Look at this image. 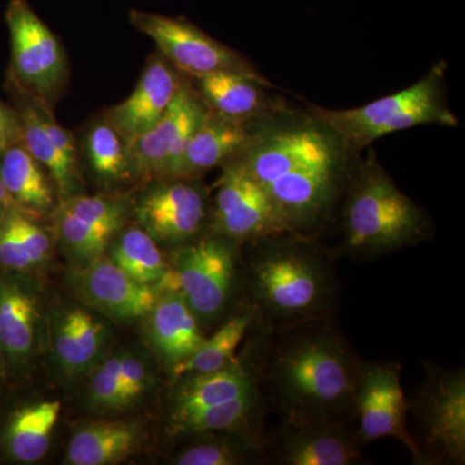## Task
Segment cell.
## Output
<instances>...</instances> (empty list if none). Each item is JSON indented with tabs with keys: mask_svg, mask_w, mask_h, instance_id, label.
Returning <instances> with one entry per match:
<instances>
[{
	"mask_svg": "<svg viewBox=\"0 0 465 465\" xmlns=\"http://www.w3.org/2000/svg\"><path fill=\"white\" fill-rule=\"evenodd\" d=\"M235 162L262 186L287 231L314 238L341 203L361 153L318 112L282 103L253 119Z\"/></svg>",
	"mask_w": 465,
	"mask_h": 465,
	"instance_id": "1",
	"label": "cell"
},
{
	"mask_svg": "<svg viewBox=\"0 0 465 465\" xmlns=\"http://www.w3.org/2000/svg\"><path fill=\"white\" fill-rule=\"evenodd\" d=\"M259 363L262 388L283 423L353 424L354 393L363 362L326 317L280 324Z\"/></svg>",
	"mask_w": 465,
	"mask_h": 465,
	"instance_id": "2",
	"label": "cell"
},
{
	"mask_svg": "<svg viewBox=\"0 0 465 465\" xmlns=\"http://www.w3.org/2000/svg\"><path fill=\"white\" fill-rule=\"evenodd\" d=\"M251 243L258 244L249 269L256 316L271 326L326 317L335 282L313 238L286 232Z\"/></svg>",
	"mask_w": 465,
	"mask_h": 465,
	"instance_id": "3",
	"label": "cell"
},
{
	"mask_svg": "<svg viewBox=\"0 0 465 465\" xmlns=\"http://www.w3.org/2000/svg\"><path fill=\"white\" fill-rule=\"evenodd\" d=\"M345 255H384L430 238V217L401 192L375 153L361 159L341 201Z\"/></svg>",
	"mask_w": 465,
	"mask_h": 465,
	"instance_id": "4",
	"label": "cell"
},
{
	"mask_svg": "<svg viewBox=\"0 0 465 465\" xmlns=\"http://www.w3.org/2000/svg\"><path fill=\"white\" fill-rule=\"evenodd\" d=\"M446 64L440 63L424 78L405 90L353 109L318 108L321 115L357 152L393 133L420 127H457V115L449 108L445 92Z\"/></svg>",
	"mask_w": 465,
	"mask_h": 465,
	"instance_id": "5",
	"label": "cell"
},
{
	"mask_svg": "<svg viewBox=\"0 0 465 465\" xmlns=\"http://www.w3.org/2000/svg\"><path fill=\"white\" fill-rule=\"evenodd\" d=\"M410 433L418 463L460 465L465 461L464 370L425 363V378L412 403Z\"/></svg>",
	"mask_w": 465,
	"mask_h": 465,
	"instance_id": "6",
	"label": "cell"
},
{
	"mask_svg": "<svg viewBox=\"0 0 465 465\" xmlns=\"http://www.w3.org/2000/svg\"><path fill=\"white\" fill-rule=\"evenodd\" d=\"M237 273L234 242L213 232L183 243L173 253L170 271L157 284L161 291H177L200 323L213 322L224 313Z\"/></svg>",
	"mask_w": 465,
	"mask_h": 465,
	"instance_id": "7",
	"label": "cell"
},
{
	"mask_svg": "<svg viewBox=\"0 0 465 465\" xmlns=\"http://www.w3.org/2000/svg\"><path fill=\"white\" fill-rule=\"evenodd\" d=\"M5 23L12 48L8 74L54 105L67 76L65 54L60 42L27 0L8 3Z\"/></svg>",
	"mask_w": 465,
	"mask_h": 465,
	"instance_id": "8",
	"label": "cell"
},
{
	"mask_svg": "<svg viewBox=\"0 0 465 465\" xmlns=\"http://www.w3.org/2000/svg\"><path fill=\"white\" fill-rule=\"evenodd\" d=\"M130 21L153 39L161 56L185 76L194 79L217 72L262 76L241 54L215 41L186 18L131 11Z\"/></svg>",
	"mask_w": 465,
	"mask_h": 465,
	"instance_id": "9",
	"label": "cell"
},
{
	"mask_svg": "<svg viewBox=\"0 0 465 465\" xmlns=\"http://www.w3.org/2000/svg\"><path fill=\"white\" fill-rule=\"evenodd\" d=\"M210 109L185 78L163 116L127 146L133 174L168 180Z\"/></svg>",
	"mask_w": 465,
	"mask_h": 465,
	"instance_id": "10",
	"label": "cell"
},
{
	"mask_svg": "<svg viewBox=\"0 0 465 465\" xmlns=\"http://www.w3.org/2000/svg\"><path fill=\"white\" fill-rule=\"evenodd\" d=\"M213 228L215 234L232 242L290 232L262 186L235 161L223 167L217 183Z\"/></svg>",
	"mask_w": 465,
	"mask_h": 465,
	"instance_id": "11",
	"label": "cell"
},
{
	"mask_svg": "<svg viewBox=\"0 0 465 465\" xmlns=\"http://www.w3.org/2000/svg\"><path fill=\"white\" fill-rule=\"evenodd\" d=\"M407 414L409 401L401 381L399 363L363 362L354 393L353 423L358 440L366 445L393 437L414 454Z\"/></svg>",
	"mask_w": 465,
	"mask_h": 465,
	"instance_id": "12",
	"label": "cell"
},
{
	"mask_svg": "<svg viewBox=\"0 0 465 465\" xmlns=\"http://www.w3.org/2000/svg\"><path fill=\"white\" fill-rule=\"evenodd\" d=\"M124 222V206L103 195H72L56 208L58 240L76 268L103 258Z\"/></svg>",
	"mask_w": 465,
	"mask_h": 465,
	"instance_id": "13",
	"label": "cell"
},
{
	"mask_svg": "<svg viewBox=\"0 0 465 465\" xmlns=\"http://www.w3.org/2000/svg\"><path fill=\"white\" fill-rule=\"evenodd\" d=\"M362 443L353 424L283 423L265 440L266 460L284 465H351L361 460Z\"/></svg>",
	"mask_w": 465,
	"mask_h": 465,
	"instance_id": "14",
	"label": "cell"
},
{
	"mask_svg": "<svg viewBox=\"0 0 465 465\" xmlns=\"http://www.w3.org/2000/svg\"><path fill=\"white\" fill-rule=\"evenodd\" d=\"M69 283L78 298L122 322L148 316L163 292L134 280L112 260L103 258L72 271Z\"/></svg>",
	"mask_w": 465,
	"mask_h": 465,
	"instance_id": "15",
	"label": "cell"
},
{
	"mask_svg": "<svg viewBox=\"0 0 465 465\" xmlns=\"http://www.w3.org/2000/svg\"><path fill=\"white\" fill-rule=\"evenodd\" d=\"M136 213L140 226L155 241L188 243L206 223V193L191 179L167 180L143 195Z\"/></svg>",
	"mask_w": 465,
	"mask_h": 465,
	"instance_id": "16",
	"label": "cell"
},
{
	"mask_svg": "<svg viewBox=\"0 0 465 465\" xmlns=\"http://www.w3.org/2000/svg\"><path fill=\"white\" fill-rule=\"evenodd\" d=\"M185 78L161 54L150 58L133 94L106 113L105 121L119 134L125 146L157 124Z\"/></svg>",
	"mask_w": 465,
	"mask_h": 465,
	"instance_id": "17",
	"label": "cell"
},
{
	"mask_svg": "<svg viewBox=\"0 0 465 465\" xmlns=\"http://www.w3.org/2000/svg\"><path fill=\"white\" fill-rule=\"evenodd\" d=\"M251 124L252 121L226 118L210 110L168 180H193L208 170L231 163L249 142Z\"/></svg>",
	"mask_w": 465,
	"mask_h": 465,
	"instance_id": "18",
	"label": "cell"
},
{
	"mask_svg": "<svg viewBox=\"0 0 465 465\" xmlns=\"http://www.w3.org/2000/svg\"><path fill=\"white\" fill-rule=\"evenodd\" d=\"M39 316L32 287L16 275H0V348L7 365L24 369L32 360Z\"/></svg>",
	"mask_w": 465,
	"mask_h": 465,
	"instance_id": "19",
	"label": "cell"
},
{
	"mask_svg": "<svg viewBox=\"0 0 465 465\" xmlns=\"http://www.w3.org/2000/svg\"><path fill=\"white\" fill-rule=\"evenodd\" d=\"M182 381L173 393L170 424L173 425L207 407L234 400L259 388V366L234 360L211 372L180 376Z\"/></svg>",
	"mask_w": 465,
	"mask_h": 465,
	"instance_id": "20",
	"label": "cell"
},
{
	"mask_svg": "<svg viewBox=\"0 0 465 465\" xmlns=\"http://www.w3.org/2000/svg\"><path fill=\"white\" fill-rule=\"evenodd\" d=\"M195 90L211 112L237 121H253L283 103L268 94L264 76L217 72L194 78Z\"/></svg>",
	"mask_w": 465,
	"mask_h": 465,
	"instance_id": "21",
	"label": "cell"
},
{
	"mask_svg": "<svg viewBox=\"0 0 465 465\" xmlns=\"http://www.w3.org/2000/svg\"><path fill=\"white\" fill-rule=\"evenodd\" d=\"M148 316L150 342L171 370L206 341L200 321L177 291H163Z\"/></svg>",
	"mask_w": 465,
	"mask_h": 465,
	"instance_id": "22",
	"label": "cell"
},
{
	"mask_svg": "<svg viewBox=\"0 0 465 465\" xmlns=\"http://www.w3.org/2000/svg\"><path fill=\"white\" fill-rule=\"evenodd\" d=\"M5 88L11 100V106L16 112L18 122H20L21 139L24 145L50 173L52 182L63 200L75 195V191L81 183L79 168L67 163L58 152L54 140L51 139L36 114L32 91L26 90L8 73L5 76Z\"/></svg>",
	"mask_w": 465,
	"mask_h": 465,
	"instance_id": "23",
	"label": "cell"
},
{
	"mask_svg": "<svg viewBox=\"0 0 465 465\" xmlns=\"http://www.w3.org/2000/svg\"><path fill=\"white\" fill-rule=\"evenodd\" d=\"M109 330L90 312L73 308L58 317L54 354L64 374L76 376L90 369L105 348Z\"/></svg>",
	"mask_w": 465,
	"mask_h": 465,
	"instance_id": "24",
	"label": "cell"
},
{
	"mask_svg": "<svg viewBox=\"0 0 465 465\" xmlns=\"http://www.w3.org/2000/svg\"><path fill=\"white\" fill-rule=\"evenodd\" d=\"M60 411V401H43L16 410L3 430L5 454L18 463L32 464L41 460L50 448Z\"/></svg>",
	"mask_w": 465,
	"mask_h": 465,
	"instance_id": "25",
	"label": "cell"
},
{
	"mask_svg": "<svg viewBox=\"0 0 465 465\" xmlns=\"http://www.w3.org/2000/svg\"><path fill=\"white\" fill-rule=\"evenodd\" d=\"M43 167L23 142L8 146L0 154V177L15 206L30 215H41L54 207L52 189Z\"/></svg>",
	"mask_w": 465,
	"mask_h": 465,
	"instance_id": "26",
	"label": "cell"
},
{
	"mask_svg": "<svg viewBox=\"0 0 465 465\" xmlns=\"http://www.w3.org/2000/svg\"><path fill=\"white\" fill-rule=\"evenodd\" d=\"M137 430L125 421H96L72 437L66 463L106 465L124 460L136 448Z\"/></svg>",
	"mask_w": 465,
	"mask_h": 465,
	"instance_id": "27",
	"label": "cell"
},
{
	"mask_svg": "<svg viewBox=\"0 0 465 465\" xmlns=\"http://www.w3.org/2000/svg\"><path fill=\"white\" fill-rule=\"evenodd\" d=\"M256 318L255 309L244 308L223 323L211 338H206L188 360L173 370L174 378L224 369L235 360V351L250 331Z\"/></svg>",
	"mask_w": 465,
	"mask_h": 465,
	"instance_id": "28",
	"label": "cell"
},
{
	"mask_svg": "<svg viewBox=\"0 0 465 465\" xmlns=\"http://www.w3.org/2000/svg\"><path fill=\"white\" fill-rule=\"evenodd\" d=\"M260 403H264V397L262 394L260 396L258 388L237 399L201 410L171 425V430L173 433L186 436L250 430V424L260 412Z\"/></svg>",
	"mask_w": 465,
	"mask_h": 465,
	"instance_id": "29",
	"label": "cell"
},
{
	"mask_svg": "<svg viewBox=\"0 0 465 465\" xmlns=\"http://www.w3.org/2000/svg\"><path fill=\"white\" fill-rule=\"evenodd\" d=\"M110 260L134 280L157 286L170 271L157 241L142 226H133L121 232L110 252Z\"/></svg>",
	"mask_w": 465,
	"mask_h": 465,
	"instance_id": "30",
	"label": "cell"
},
{
	"mask_svg": "<svg viewBox=\"0 0 465 465\" xmlns=\"http://www.w3.org/2000/svg\"><path fill=\"white\" fill-rule=\"evenodd\" d=\"M87 153L92 170L101 179L119 183L133 176L127 146L105 119L94 124L88 133Z\"/></svg>",
	"mask_w": 465,
	"mask_h": 465,
	"instance_id": "31",
	"label": "cell"
},
{
	"mask_svg": "<svg viewBox=\"0 0 465 465\" xmlns=\"http://www.w3.org/2000/svg\"><path fill=\"white\" fill-rule=\"evenodd\" d=\"M90 400L94 406L104 410L124 407L121 354L104 361L97 367L90 381Z\"/></svg>",
	"mask_w": 465,
	"mask_h": 465,
	"instance_id": "32",
	"label": "cell"
},
{
	"mask_svg": "<svg viewBox=\"0 0 465 465\" xmlns=\"http://www.w3.org/2000/svg\"><path fill=\"white\" fill-rule=\"evenodd\" d=\"M15 207L7 208L0 216V265L9 272L23 273L35 265L17 231Z\"/></svg>",
	"mask_w": 465,
	"mask_h": 465,
	"instance_id": "33",
	"label": "cell"
},
{
	"mask_svg": "<svg viewBox=\"0 0 465 465\" xmlns=\"http://www.w3.org/2000/svg\"><path fill=\"white\" fill-rule=\"evenodd\" d=\"M121 374L124 381V407L143 396L150 381L149 369L142 358L134 354H121Z\"/></svg>",
	"mask_w": 465,
	"mask_h": 465,
	"instance_id": "34",
	"label": "cell"
},
{
	"mask_svg": "<svg viewBox=\"0 0 465 465\" xmlns=\"http://www.w3.org/2000/svg\"><path fill=\"white\" fill-rule=\"evenodd\" d=\"M18 142H23V139L16 112L0 101V154Z\"/></svg>",
	"mask_w": 465,
	"mask_h": 465,
	"instance_id": "35",
	"label": "cell"
},
{
	"mask_svg": "<svg viewBox=\"0 0 465 465\" xmlns=\"http://www.w3.org/2000/svg\"><path fill=\"white\" fill-rule=\"evenodd\" d=\"M5 369H7V361H5L2 348H0V388H2L3 381H5Z\"/></svg>",
	"mask_w": 465,
	"mask_h": 465,
	"instance_id": "36",
	"label": "cell"
},
{
	"mask_svg": "<svg viewBox=\"0 0 465 465\" xmlns=\"http://www.w3.org/2000/svg\"><path fill=\"white\" fill-rule=\"evenodd\" d=\"M0 216H2V213H0Z\"/></svg>",
	"mask_w": 465,
	"mask_h": 465,
	"instance_id": "37",
	"label": "cell"
}]
</instances>
